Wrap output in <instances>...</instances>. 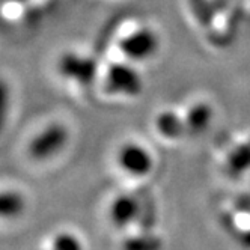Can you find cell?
<instances>
[{
    "mask_svg": "<svg viewBox=\"0 0 250 250\" xmlns=\"http://www.w3.org/2000/svg\"><path fill=\"white\" fill-rule=\"evenodd\" d=\"M26 209V199L20 191L0 190V219H15Z\"/></svg>",
    "mask_w": 250,
    "mask_h": 250,
    "instance_id": "cell-5",
    "label": "cell"
},
{
    "mask_svg": "<svg viewBox=\"0 0 250 250\" xmlns=\"http://www.w3.org/2000/svg\"><path fill=\"white\" fill-rule=\"evenodd\" d=\"M53 250H83V247L73 234H59L53 240Z\"/></svg>",
    "mask_w": 250,
    "mask_h": 250,
    "instance_id": "cell-7",
    "label": "cell"
},
{
    "mask_svg": "<svg viewBox=\"0 0 250 250\" xmlns=\"http://www.w3.org/2000/svg\"><path fill=\"white\" fill-rule=\"evenodd\" d=\"M68 142V130L62 124H51L38 133L29 144V155L33 160H47L59 152Z\"/></svg>",
    "mask_w": 250,
    "mask_h": 250,
    "instance_id": "cell-2",
    "label": "cell"
},
{
    "mask_svg": "<svg viewBox=\"0 0 250 250\" xmlns=\"http://www.w3.org/2000/svg\"><path fill=\"white\" fill-rule=\"evenodd\" d=\"M160 47L158 35L149 26H139L130 33H127L119 42V48L130 61L145 62L155 56Z\"/></svg>",
    "mask_w": 250,
    "mask_h": 250,
    "instance_id": "cell-1",
    "label": "cell"
},
{
    "mask_svg": "<svg viewBox=\"0 0 250 250\" xmlns=\"http://www.w3.org/2000/svg\"><path fill=\"white\" fill-rule=\"evenodd\" d=\"M118 166L127 173H133V176L144 175L151 170L152 158L148 149L137 144V142H127L122 144L118 149Z\"/></svg>",
    "mask_w": 250,
    "mask_h": 250,
    "instance_id": "cell-3",
    "label": "cell"
},
{
    "mask_svg": "<svg viewBox=\"0 0 250 250\" xmlns=\"http://www.w3.org/2000/svg\"><path fill=\"white\" fill-rule=\"evenodd\" d=\"M58 69L61 76L82 83H87L95 77L94 61L89 58H82L74 53H65L63 56H61Z\"/></svg>",
    "mask_w": 250,
    "mask_h": 250,
    "instance_id": "cell-4",
    "label": "cell"
},
{
    "mask_svg": "<svg viewBox=\"0 0 250 250\" xmlns=\"http://www.w3.org/2000/svg\"><path fill=\"white\" fill-rule=\"evenodd\" d=\"M11 107V91L5 80L0 79V133L6 127Z\"/></svg>",
    "mask_w": 250,
    "mask_h": 250,
    "instance_id": "cell-6",
    "label": "cell"
}]
</instances>
